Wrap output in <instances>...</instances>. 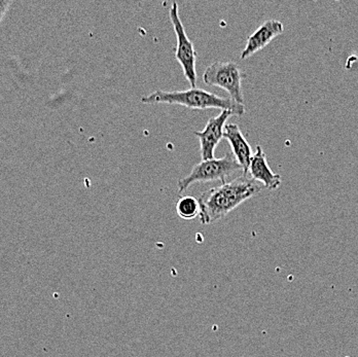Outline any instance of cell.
I'll use <instances>...</instances> for the list:
<instances>
[{"mask_svg":"<svg viewBox=\"0 0 358 357\" xmlns=\"http://www.w3.org/2000/svg\"><path fill=\"white\" fill-rule=\"evenodd\" d=\"M262 189L263 184L243 173L231 182L204 191L198 198L201 206V223L211 225L224 219L246 200L257 195Z\"/></svg>","mask_w":358,"mask_h":357,"instance_id":"1","label":"cell"},{"mask_svg":"<svg viewBox=\"0 0 358 357\" xmlns=\"http://www.w3.org/2000/svg\"><path fill=\"white\" fill-rule=\"evenodd\" d=\"M141 102L145 104L168 103L178 104L185 106L192 110H229L234 115L241 117L245 115V106L239 104L228 98L220 97L203 90V89L191 88L189 90L178 91V92H166V91H156L150 95L143 96Z\"/></svg>","mask_w":358,"mask_h":357,"instance_id":"2","label":"cell"},{"mask_svg":"<svg viewBox=\"0 0 358 357\" xmlns=\"http://www.w3.org/2000/svg\"><path fill=\"white\" fill-rule=\"evenodd\" d=\"M240 172L244 173L243 168L236 160L232 152H229L220 159L202 161L194 166L189 175L179 180L178 191L182 193L196 182H220L224 184Z\"/></svg>","mask_w":358,"mask_h":357,"instance_id":"3","label":"cell"},{"mask_svg":"<svg viewBox=\"0 0 358 357\" xmlns=\"http://www.w3.org/2000/svg\"><path fill=\"white\" fill-rule=\"evenodd\" d=\"M248 75L235 62L216 61L205 69L203 80L208 86L224 89L231 99L239 104H244L242 82Z\"/></svg>","mask_w":358,"mask_h":357,"instance_id":"4","label":"cell"},{"mask_svg":"<svg viewBox=\"0 0 358 357\" xmlns=\"http://www.w3.org/2000/svg\"><path fill=\"white\" fill-rule=\"evenodd\" d=\"M169 17L176 31L178 45L176 48V59L180 64L183 71V75L189 82L191 88H197V71H196V62H197V53L193 41L189 38L182 21L179 17L178 2L172 3L169 10Z\"/></svg>","mask_w":358,"mask_h":357,"instance_id":"5","label":"cell"},{"mask_svg":"<svg viewBox=\"0 0 358 357\" xmlns=\"http://www.w3.org/2000/svg\"><path fill=\"white\" fill-rule=\"evenodd\" d=\"M234 113L229 110H222L220 115L210 117L207 122L206 127L202 131L194 132L200 141L201 158L202 161L213 160L215 159L216 147L220 145L224 138V127L229 117Z\"/></svg>","mask_w":358,"mask_h":357,"instance_id":"6","label":"cell"},{"mask_svg":"<svg viewBox=\"0 0 358 357\" xmlns=\"http://www.w3.org/2000/svg\"><path fill=\"white\" fill-rule=\"evenodd\" d=\"M285 31V25L277 20H268L264 22L255 32L248 38L245 48L242 51L241 59L250 58L257 52L263 50L271 41Z\"/></svg>","mask_w":358,"mask_h":357,"instance_id":"7","label":"cell"},{"mask_svg":"<svg viewBox=\"0 0 358 357\" xmlns=\"http://www.w3.org/2000/svg\"><path fill=\"white\" fill-rule=\"evenodd\" d=\"M248 175L271 191L278 189L282 184L281 175L274 173L268 166L267 156L261 145H257V152L251 159Z\"/></svg>","mask_w":358,"mask_h":357,"instance_id":"8","label":"cell"},{"mask_svg":"<svg viewBox=\"0 0 358 357\" xmlns=\"http://www.w3.org/2000/svg\"><path fill=\"white\" fill-rule=\"evenodd\" d=\"M224 138L230 143L232 154L243 168L244 174H248L253 152L239 126L236 124H227L224 127Z\"/></svg>","mask_w":358,"mask_h":357,"instance_id":"9","label":"cell"},{"mask_svg":"<svg viewBox=\"0 0 358 357\" xmlns=\"http://www.w3.org/2000/svg\"><path fill=\"white\" fill-rule=\"evenodd\" d=\"M176 212L185 221H192L200 217L201 206L198 198L193 196H183L176 202Z\"/></svg>","mask_w":358,"mask_h":357,"instance_id":"10","label":"cell"},{"mask_svg":"<svg viewBox=\"0 0 358 357\" xmlns=\"http://www.w3.org/2000/svg\"><path fill=\"white\" fill-rule=\"evenodd\" d=\"M12 3V0H0V25H1L6 15L8 14Z\"/></svg>","mask_w":358,"mask_h":357,"instance_id":"11","label":"cell"}]
</instances>
